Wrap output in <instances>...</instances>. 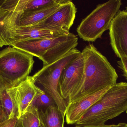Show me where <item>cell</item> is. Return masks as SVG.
Listing matches in <instances>:
<instances>
[{"instance_id": "cell-1", "label": "cell", "mask_w": 127, "mask_h": 127, "mask_svg": "<svg viewBox=\"0 0 127 127\" xmlns=\"http://www.w3.org/2000/svg\"><path fill=\"white\" fill-rule=\"evenodd\" d=\"M84 59L83 81L75 92L69 96L67 104L89 95L115 84L118 75L107 58L90 44L81 52Z\"/></svg>"}, {"instance_id": "cell-2", "label": "cell", "mask_w": 127, "mask_h": 127, "mask_svg": "<svg viewBox=\"0 0 127 127\" xmlns=\"http://www.w3.org/2000/svg\"><path fill=\"white\" fill-rule=\"evenodd\" d=\"M127 110V83H116L110 87L75 124L101 126Z\"/></svg>"}, {"instance_id": "cell-3", "label": "cell", "mask_w": 127, "mask_h": 127, "mask_svg": "<svg viewBox=\"0 0 127 127\" xmlns=\"http://www.w3.org/2000/svg\"><path fill=\"white\" fill-rule=\"evenodd\" d=\"M33 56L15 48L0 51V81L8 89L19 85L29 77L32 69Z\"/></svg>"}, {"instance_id": "cell-4", "label": "cell", "mask_w": 127, "mask_h": 127, "mask_svg": "<svg viewBox=\"0 0 127 127\" xmlns=\"http://www.w3.org/2000/svg\"><path fill=\"white\" fill-rule=\"evenodd\" d=\"M81 53L77 48H74L53 63L43 66L34 75L30 76L33 83L43 88V90L51 96L57 107L65 115L68 104L60 92V78L65 67Z\"/></svg>"}, {"instance_id": "cell-5", "label": "cell", "mask_w": 127, "mask_h": 127, "mask_svg": "<svg viewBox=\"0 0 127 127\" xmlns=\"http://www.w3.org/2000/svg\"><path fill=\"white\" fill-rule=\"evenodd\" d=\"M122 5L121 0H110L99 4L81 22L77 29L80 38L94 42L109 30L111 22Z\"/></svg>"}, {"instance_id": "cell-6", "label": "cell", "mask_w": 127, "mask_h": 127, "mask_svg": "<svg viewBox=\"0 0 127 127\" xmlns=\"http://www.w3.org/2000/svg\"><path fill=\"white\" fill-rule=\"evenodd\" d=\"M63 30L40 29L32 27L16 26L10 28L0 36V47L27 40L53 38L68 34Z\"/></svg>"}, {"instance_id": "cell-7", "label": "cell", "mask_w": 127, "mask_h": 127, "mask_svg": "<svg viewBox=\"0 0 127 127\" xmlns=\"http://www.w3.org/2000/svg\"><path fill=\"white\" fill-rule=\"evenodd\" d=\"M84 74V59L82 53L67 65L61 74L59 81L60 92L64 100L77 89L82 83Z\"/></svg>"}, {"instance_id": "cell-8", "label": "cell", "mask_w": 127, "mask_h": 127, "mask_svg": "<svg viewBox=\"0 0 127 127\" xmlns=\"http://www.w3.org/2000/svg\"><path fill=\"white\" fill-rule=\"evenodd\" d=\"M7 92L14 101L18 113V119L28 110L33 106L44 90L36 86L30 76L15 87L7 89Z\"/></svg>"}, {"instance_id": "cell-9", "label": "cell", "mask_w": 127, "mask_h": 127, "mask_svg": "<svg viewBox=\"0 0 127 127\" xmlns=\"http://www.w3.org/2000/svg\"><path fill=\"white\" fill-rule=\"evenodd\" d=\"M77 9L71 1L65 0L47 18L30 26L40 29L63 30L69 32L76 17Z\"/></svg>"}, {"instance_id": "cell-10", "label": "cell", "mask_w": 127, "mask_h": 127, "mask_svg": "<svg viewBox=\"0 0 127 127\" xmlns=\"http://www.w3.org/2000/svg\"><path fill=\"white\" fill-rule=\"evenodd\" d=\"M111 46L117 57H127V10H119L110 27Z\"/></svg>"}, {"instance_id": "cell-11", "label": "cell", "mask_w": 127, "mask_h": 127, "mask_svg": "<svg viewBox=\"0 0 127 127\" xmlns=\"http://www.w3.org/2000/svg\"><path fill=\"white\" fill-rule=\"evenodd\" d=\"M76 36L69 33L53 38L27 40L16 42L11 46L39 59L48 51Z\"/></svg>"}, {"instance_id": "cell-12", "label": "cell", "mask_w": 127, "mask_h": 127, "mask_svg": "<svg viewBox=\"0 0 127 127\" xmlns=\"http://www.w3.org/2000/svg\"><path fill=\"white\" fill-rule=\"evenodd\" d=\"M110 87H107L96 93L87 95L69 103L65 114V120L67 124H76Z\"/></svg>"}, {"instance_id": "cell-13", "label": "cell", "mask_w": 127, "mask_h": 127, "mask_svg": "<svg viewBox=\"0 0 127 127\" xmlns=\"http://www.w3.org/2000/svg\"><path fill=\"white\" fill-rule=\"evenodd\" d=\"M78 44L77 36L54 47L39 58L43 63V66L53 63L63 57L73 49Z\"/></svg>"}, {"instance_id": "cell-14", "label": "cell", "mask_w": 127, "mask_h": 127, "mask_svg": "<svg viewBox=\"0 0 127 127\" xmlns=\"http://www.w3.org/2000/svg\"><path fill=\"white\" fill-rule=\"evenodd\" d=\"M65 1L61 0L57 4L41 10L23 12L16 26L30 27L40 22L55 12Z\"/></svg>"}, {"instance_id": "cell-15", "label": "cell", "mask_w": 127, "mask_h": 127, "mask_svg": "<svg viewBox=\"0 0 127 127\" xmlns=\"http://www.w3.org/2000/svg\"><path fill=\"white\" fill-rule=\"evenodd\" d=\"M39 119L44 127H64L65 115L57 107L51 106L39 110Z\"/></svg>"}, {"instance_id": "cell-16", "label": "cell", "mask_w": 127, "mask_h": 127, "mask_svg": "<svg viewBox=\"0 0 127 127\" xmlns=\"http://www.w3.org/2000/svg\"><path fill=\"white\" fill-rule=\"evenodd\" d=\"M7 87L0 81V105L5 110L9 119L15 117L18 118V111L13 100L7 92Z\"/></svg>"}, {"instance_id": "cell-17", "label": "cell", "mask_w": 127, "mask_h": 127, "mask_svg": "<svg viewBox=\"0 0 127 127\" xmlns=\"http://www.w3.org/2000/svg\"><path fill=\"white\" fill-rule=\"evenodd\" d=\"M23 127H39L40 121L39 110L35 106L31 107L19 119Z\"/></svg>"}, {"instance_id": "cell-18", "label": "cell", "mask_w": 127, "mask_h": 127, "mask_svg": "<svg viewBox=\"0 0 127 127\" xmlns=\"http://www.w3.org/2000/svg\"><path fill=\"white\" fill-rule=\"evenodd\" d=\"M61 1L57 0H27L24 12L41 10L53 6Z\"/></svg>"}, {"instance_id": "cell-19", "label": "cell", "mask_w": 127, "mask_h": 127, "mask_svg": "<svg viewBox=\"0 0 127 127\" xmlns=\"http://www.w3.org/2000/svg\"><path fill=\"white\" fill-rule=\"evenodd\" d=\"M33 105L38 110L44 109L51 106H57L56 102L51 96L44 91L36 99Z\"/></svg>"}, {"instance_id": "cell-20", "label": "cell", "mask_w": 127, "mask_h": 127, "mask_svg": "<svg viewBox=\"0 0 127 127\" xmlns=\"http://www.w3.org/2000/svg\"><path fill=\"white\" fill-rule=\"evenodd\" d=\"M119 66L122 70L124 76L127 79V57H122L118 62Z\"/></svg>"}, {"instance_id": "cell-21", "label": "cell", "mask_w": 127, "mask_h": 127, "mask_svg": "<svg viewBox=\"0 0 127 127\" xmlns=\"http://www.w3.org/2000/svg\"><path fill=\"white\" fill-rule=\"evenodd\" d=\"M18 119L17 117L8 119L0 124V127H14Z\"/></svg>"}, {"instance_id": "cell-22", "label": "cell", "mask_w": 127, "mask_h": 127, "mask_svg": "<svg viewBox=\"0 0 127 127\" xmlns=\"http://www.w3.org/2000/svg\"><path fill=\"white\" fill-rule=\"evenodd\" d=\"M75 127H127V124L126 123H119L117 125H101V126H88V125H76Z\"/></svg>"}, {"instance_id": "cell-23", "label": "cell", "mask_w": 127, "mask_h": 127, "mask_svg": "<svg viewBox=\"0 0 127 127\" xmlns=\"http://www.w3.org/2000/svg\"><path fill=\"white\" fill-rule=\"evenodd\" d=\"M9 119L8 115L4 109L0 105V124Z\"/></svg>"}, {"instance_id": "cell-24", "label": "cell", "mask_w": 127, "mask_h": 127, "mask_svg": "<svg viewBox=\"0 0 127 127\" xmlns=\"http://www.w3.org/2000/svg\"><path fill=\"white\" fill-rule=\"evenodd\" d=\"M14 127H22V124L20 119H19L16 124L15 126Z\"/></svg>"}, {"instance_id": "cell-25", "label": "cell", "mask_w": 127, "mask_h": 127, "mask_svg": "<svg viewBox=\"0 0 127 127\" xmlns=\"http://www.w3.org/2000/svg\"><path fill=\"white\" fill-rule=\"evenodd\" d=\"M39 127H44V125L42 124V123L40 122V125L39 126Z\"/></svg>"}, {"instance_id": "cell-26", "label": "cell", "mask_w": 127, "mask_h": 127, "mask_svg": "<svg viewBox=\"0 0 127 127\" xmlns=\"http://www.w3.org/2000/svg\"><path fill=\"white\" fill-rule=\"evenodd\" d=\"M126 112H127V111H126Z\"/></svg>"}]
</instances>
